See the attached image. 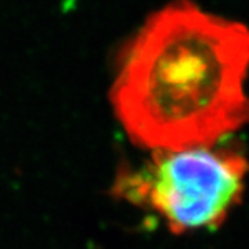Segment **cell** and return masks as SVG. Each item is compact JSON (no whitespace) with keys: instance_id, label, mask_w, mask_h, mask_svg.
<instances>
[{"instance_id":"cell-2","label":"cell","mask_w":249,"mask_h":249,"mask_svg":"<svg viewBox=\"0 0 249 249\" xmlns=\"http://www.w3.org/2000/svg\"><path fill=\"white\" fill-rule=\"evenodd\" d=\"M248 160L231 148L158 150L140 170L116 178L119 196L158 212L172 232L214 230L242 198Z\"/></svg>"},{"instance_id":"cell-1","label":"cell","mask_w":249,"mask_h":249,"mask_svg":"<svg viewBox=\"0 0 249 249\" xmlns=\"http://www.w3.org/2000/svg\"><path fill=\"white\" fill-rule=\"evenodd\" d=\"M248 71L247 25L173 0L122 47L109 98L142 147L213 145L249 122Z\"/></svg>"}]
</instances>
